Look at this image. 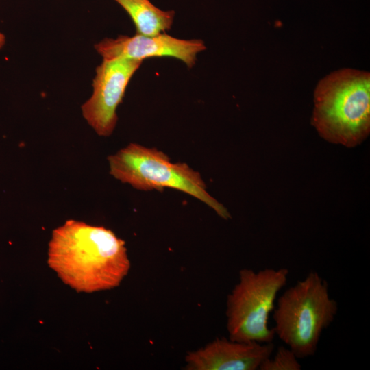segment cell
<instances>
[{
    "instance_id": "obj_6",
    "label": "cell",
    "mask_w": 370,
    "mask_h": 370,
    "mask_svg": "<svg viewBox=\"0 0 370 370\" xmlns=\"http://www.w3.org/2000/svg\"><path fill=\"white\" fill-rule=\"evenodd\" d=\"M142 62L125 58L103 60L97 67L92 94L81 108L84 118L99 136H108L113 132L118 120L116 108Z\"/></svg>"
},
{
    "instance_id": "obj_7",
    "label": "cell",
    "mask_w": 370,
    "mask_h": 370,
    "mask_svg": "<svg viewBox=\"0 0 370 370\" xmlns=\"http://www.w3.org/2000/svg\"><path fill=\"white\" fill-rule=\"evenodd\" d=\"M103 60L134 59L143 60L151 57L170 56L182 60L191 68L196 63L197 56L206 49L201 40L179 39L166 34L156 36L136 34L106 38L95 45Z\"/></svg>"
},
{
    "instance_id": "obj_3",
    "label": "cell",
    "mask_w": 370,
    "mask_h": 370,
    "mask_svg": "<svg viewBox=\"0 0 370 370\" xmlns=\"http://www.w3.org/2000/svg\"><path fill=\"white\" fill-rule=\"evenodd\" d=\"M338 309L336 301L330 296L327 281L317 272L310 271L276 300L272 328L299 359L311 357Z\"/></svg>"
},
{
    "instance_id": "obj_9",
    "label": "cell",
    "mask_w": 370,
    "mask_h": 370,
    "mask_svg": "<svg viewBox=\"0 0 370 370\" xmlns=\"http://www.w3.org/2000/svg\"><path fill=\"white\" fill-rule=\"evenodd\" d=\"M114 1L128 13L138 34L156 36L171 27L175 16L173 10H162L149 0Z\"/></svg>"
},
{
    "instance_id": "obj_4",
    "label": "cell",
    "mask_w": 370,
    "mask_h": 370,
    "mask_svg": "<svg viewBox=\"0 0 370 370\" xmlns=\"http://www.w3.org/2000/svg\"><path fill=\"white\" fill-rule=\"evenodd\" d=\"M110 173L137 190L162 191L173 188L204 202L224 219L231 217L226 208L208 193L200 173L186 163L171 162L156 148L130 143L108 156Z\"/></svg>"
},
{
    "instance_id": "obj_1",
    "label": "cell",
    "mask_w": 370,
    "mask_h": 370,
    "mask_svg": "<svg viewBox=\"0 0 370 370\" xmlns=\"http://www.w3.org/2000/svg\"><path fill=\"white\" fill-rule=\"evenodd\" d=\"M48 264L66 284L85 293L119 286L130 267L125 242L112 231L75 220L53 231Z\"/></svg>"
},
{
    "instance_id": "obj_5",
    "label": "cell",
    "mask_w": 370,
    "mask_h": 370,
    "mask_svg": "<svg viewBox=\"0 0 370 370\" xmlns=\"http://www.w3.org/2000/svg\"><path fill=\"white\" fill-rule=\"evenodd\" d=\"M288 274L286 268L240 270L239 280L227 298L230 339L260 343L273 341L275 335L268 321Z\"/></svg>"
},
{
    "instance_id": "obj_11",
    "label": "cell",
    "mask_w": 370,
    "mask_h": 370,
    "mask_svg": "<svg viewBox=\"0 0 370 370\" xmlns=\"http://www.w3.org/2000/svg\"><path fill=\"white\" fill-rule=\"evenodd\" d=\"M5 43V36L0 32V49H1Z\"/></svg>"
},
{
    "instance_id": "obj_2",
    "label": "cell",
    "mask_w": 370,
    "mask_h": 370,
    "mask_svg": "<svg viewBox=\"0 0 370 370\" xmlns=\"http://www.w3.org/2000/svg\"><path fill=\"white\" fill-rule=\"evenodd\" d=\"M312 125L328 142L353 147L370 132V74L354 69L335 71L317 85Z\"/></svg>"
},
{
    "instance_id": "obj_8",
    "label": "cell",
    "mask_w": 370,
    "mask_h": 370,
    "mask_svg": "<svg viewBox=\"0 0 370 370\" xmlns=\"http://www.w3.org/2000/svg\"><path fill=\"white\" fill-rule=\"evenodd\" d=\"M273 342H241L219 338L186 356L188 370H256L273 353Z\"/></svg>"
},
{
    "instance_id": "obj_10",
    "label": "cell",
    "mask_w": 370,
    "mask_h": 370,
    "mask_svg": "<svg viewBox=\"0 0 370 370\" xmlns=\"http://www.w3.org/2000/svg\"><path fill=\"white\" fill-rule=\"evenodd\" d=\"M295 354L288 347H278L274 356L267 358L260 370H300L301 365Z\"/></svg>"
}]
</instances>
